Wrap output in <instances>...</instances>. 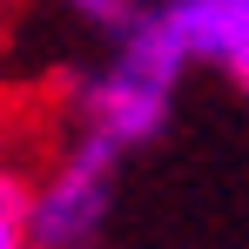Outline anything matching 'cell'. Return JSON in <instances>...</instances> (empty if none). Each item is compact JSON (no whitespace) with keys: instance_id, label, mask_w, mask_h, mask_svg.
<instances>
[{"instance_id":"2","label":"cell","mask_w":249,"mask_h":249,"mask_svg":"<svg viewBox=\"0 0 249 249\" xmlns=\"http://www.w3.org/2000/svg\"><path fill=\"white\" fill-rule=\"evenodd\" d=\"M0 249H20V209H14L7 182H0Z\"/></svg>"},{"instance_id":"1","label":"cell","mask_w":249,"mask_h":249,"mask_svg":"<svg viewBox=\"0 0 249 249\" xmlns=\"http://www.w3.org/2000/svg\"><path fill=\"white\" fill-rule=\"evenodd\" d=\"M182 34L202 54H229L236 68H249V0H202L182 14Z\"/></svg>"}]
</instances>
